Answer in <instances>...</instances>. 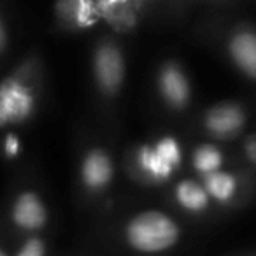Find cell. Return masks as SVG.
Instances as JSON below:
<instances>
[{"label":"cell","instance_id":"5bb4252c","mask_svg":"<svg viewBox=\"0 0 256 256\" xmlns=\"http://www.w3.org/2000/svg\"><path fill=\"white\" fill-rule=\"evenodd\" d=\"M224 164H226V158H224L223 150L210 140L198 142L190 153V165L196 174V179H204L214 172L223 170Z\"/></svg>","mask_w":256,"mask_h":256},{"label":"cell","instance_id":"e0dca14e","mask_svg":"<svg viewBox=\"0 0 256 256\" xmlns=\"http://www.w3.org/2000/svg\"><path fill=\"white\" fill-rule=\"evenodd\" d=\"M240 160L246 167L256 170V132L249 134L242 139L240 144Z\"/></svg>","mask_w":256,"mask_h":256},{"label":"cell","instance_id":"2e32d148","mask_svg":"<svg viewBox=\"0 0 256 256\" xmlns=\"http://www.w3.org/2000/svg\"><path fill=\"white\" fill-rule=\"evenodd\" d=\"M0 151H2V156L6 160H16L22 154V139L16 134V130H9V132L4 134Z\"/></svg>","mask_w":256,"mask_h":256},{"label":"cell","instance_id":"3957f363","mask_svg":"<svg viewBox=\"0 0 256 256\" xmlns=\"http://www.w3.org/2000/svg\"><path fill=\"white\" fill-rule=\"evenodd\" d=\"M182 165L184 150L181 140L167 134L134 146L128 153L126 170L142 186H164L176 181Z\"/></svg>","mask_w":256,"mask_h":256},{"label":"cell","instance_id":"52a82bcc","mask_svg":"<svg viewBox=\"0 0 256 256\" xmlns=\"http://www.w3.org/2000/svg\"><path fill=\"white\" fill-rule=\"evenodd\" d=\"M154 92L160 104L174 114H182L193 102V82L178 58H167L154 72Z\"/></svg>","mask_w":256,"mask_h":256},{"label":"cell","instance_id":"7a4b0ae2","mask_svg":"<svg viewBox=\"0 0 256 256\" xmlns=\"http://www.w3.org/2000/svg\"><path fill=\"white\" fill-rule=\"evenodd\" d=\"M181 223L162 209H142L128 216L120 226V240L139 256H162L182 242Z\"/></svg>","mask_w":256,"mask_h":256},{"label":"cell","instance_id":"ac0fdd59","mask_svg":"<svg viewBox=\"0 0 256 256\" xmlns=\"http://www.w3.org/2000/svg\"><path fill=\"white\" fill-rule=\"evenodd\" d=\"M9 46H11V37H9V26L6 23L4 14L0 12V60L8 54Z\"/></svg>","mask_w":256,"mask_h":256},{"label":"cell","instance_id":"4fadbf2b","mask_svg":"<svg viewBox=\"0 0 256 256\" xmlns=\"http://www.w3.org/2000/svg\"><path fill=\"white\" fill-rule=\"evenodd\" d=\"M170 200L181 212L193 218L206 216L214 207L202 181L196 178H179L172 182Z\"/></svg>","mask_w":256,"mask_h":256},{"label":"cell","instance_id":"9a60e30c","mask_svg":"<svg viewBox=\"0 0 256 256\" xmlns=\"http://www.w3.org/2000/svg\"><path fill=\"white\" fill-rule=\"evenodd\" d=\"M11 256H50V244L42 234L18 237Z\"/></svg>","mask_w":256,"mask_h":256},{"label":"cell","instance_id":"8992f818","mask_svg":"<svg viewBox=\"0 0 256 256\" xmlns=\"http://www.w3.org/2000/svg\"><path fill=\"white\" fill-rule=\"evenodd\" d=\"M8 221L18 237L42 234L50 224V206L34 186H22L9 200Z\"/></svg>","mask_w":256,"mask_h":256},{"label":"cell","instance_id":"5b68a950","mask_svg":"<svg viewBox=\"0 0 256 256\" xmlns=\"http://www.w3.org/2000/svg\"><path fill=\"white\" fill-rule=\"evenodd\" d=\"M116 181V160L102 144H90L82 150L78 162V182L82 195L102 198Z\"/></svg>","mask_w":256,"mask_h":256},{"label":"cell","instance_id":"ba28073f","mask_svg":"<svg viewBox=\"0 0 256 256\" xmlns=\"http://www.w3.org/2000/svg\"><path fill=\"white\" fill-rule=\"evenodd\" d=\"M248 126V109L237 100H220L200 116V128L210 142H232Z\"/></svg>","mask_w":256,"mask_h":256},{"label":"cell","instance_id":"d6986e66","mask_svg":"<svg viewBox=\"0 0 256 256\" xmlns=\"http://www.w3.org/2000/svg\"><path fill=\"white\" fill-rule=\"evenodd\" d=\"M0 256H11V249H8L6 246L0 244Z\"/></svg>","mask_w":256,"mask_h":256},{"label":"cell","instance_id":"8fae6325","mask_svg":"<svg viewBox=\"0 0 256 256\" xmlns=\"http://www.w3.org/2000/svg\"><path fill=\"white\" fill-rule=\"evenodd\" d=\"M53 20L60 30L84 34L102 26L96 0H62L51 8Z\"/></svg>","mask_w":256,"mask_h":256},{"label":"cell","instance_id":"277c9868","mask_svg":"<svg viewBox=\"0 0 256 256\" xmlns=\"http://www.w3.org/2000/svg\"><path fill=\"white\" fill-rule=\"evenodd\" d=\"M126 54L120 39L110 34L96 37L90 56V74L95 95L104 104L120 100L126 82Z\"/></svg>","mask_w":256,"mask_h":256},{"label":"cell","instance_id":"30bf717a","mask_svg":"<svg viewBox=\"0 0 256 256\" xmlns=\"http://www.w3.org/2000/svg\"><path fill=\"white\" fill-rule=\"evenodd\" d=\"M223 51L242 78L256 82V25L248 22L232 25L223 36Z\"/></svg>","mask_w":256,"mask_h":256},{"label":"cell","instance_id":"9c48e42d","mask_svg":"<svg viewBox=\"0 0 256 256\" xmlns=\"http://www.w3.org/2000/svg\"><path fill=\"white\" fill-rule=\"evenodd\" d=\"M102 26L110 36H132L150 16L153 2L148 0H96Z\"/></svg>","mask_w":256,"mask_h":256},{"label":"cell","instance_id":"7c38bea8","mask_svg":"<svg viewBox=\"0 0 256 256\" xmlns=\"http://www.w3.org/2000/svg\"><path fill=\"white\" fill-rule=\"evenodd\" d=\"M200 181L206 192L209 193L212 204L221 209H232V207L240 206L242 198L246 196V179L240 170L223 168Z\"/></svg>","mask_w":256,"mask_h":256},{"label":"cell","instance_id":"6da1fadb","mask_svg":"<svg viewBox=\"0 0 256 256\" xmlns=\"http://www.w3.org/2000/svg\"><path fill=\"white\" fill-rule=\"evenodd\" d=\"M42 65L39 54H26L0 79V130L9 132L37 116L42 98Z\"/></svg>","mask_w":256,"mask_h":256}]
</instances>
